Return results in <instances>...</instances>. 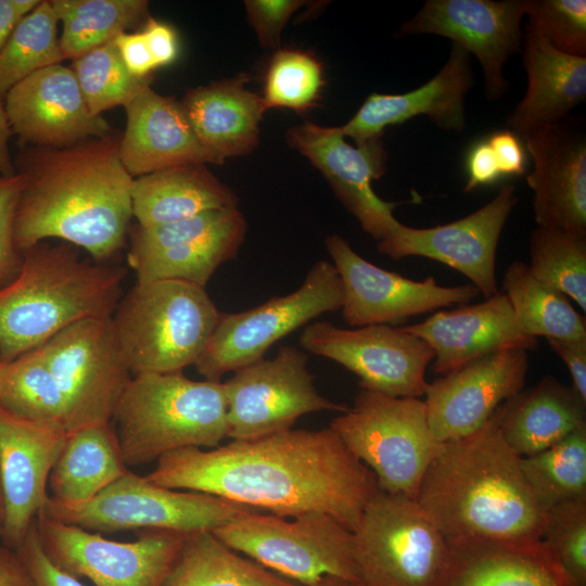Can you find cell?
Wrapping results in <instances>:
<instances>
[{"label": "cell", "mask_w": 586, "mask_h": 586, "mask_svg": "<svg viewBox=\"0 0 586 586\" xmlns=\"http://www.w3.org/2000/svg\"><path fill=\"white\" fill-rule=\"evenodd\" d=\"M144 477L285 518L327 513L352 532L379 491L372 471L330 426L290 429L209 450L177 449L160 457Z\"/></svg>", "instance_id": "obj_1"}, {"label": "cell", "mask_w": 586, "mask_h": 586, "mask_svg": "<svg viewBox=\"0 0 586 586\" xmlns=\"http://www.w3.org/2000/svg\"><path fill=\"white\" fill-rule=\"evenodd\" d=\"M115 132L54 149L23 146L13 162L24 184L14 218L22 253L59 239L105 263L125 245L133 178L120 162Z\"/></svg>", "instance_id": "obj_2"}, {"label": "cell", "mask_w": 586, "mask_h": 586, "mask_svg": "<svg viewBox=\"0 0 586 586\" xmlns=\"http://www.w3.org/2000/svg\"><path fill=\"white\" fill-rule=\"evenodd\" d=\"M520 459L493 413L472 434L443 443L415 500L448 544L539 540L547 513L535 501Z\"/></svg>", "instance_id": "obj_3"}, {"label": "cell", "mask_w": 586, "mask_h": 586, "mask_svg": "<svg viewBox=\"0 0 586 586\" xmlns=\"http://www.w3.org/2000/svg\"><path fill=\"white\" fill-rule=\"evenodd\" d=\"M17 276L0 289V360L30 352L66 327L112 317L126 270L90 263L76 246L39 242L22 252Z\"/></svg>", "instance_id": "obj_4"}, {"label": "cell", "mask_w": 586, "mask_h": 586, "mask_svg": "<svg viewBox=\"0 0 586 586\" xmlns=\"http://www.w3.org/2000/svg\"><path fill=\"white\" fill-rule=\"evenodd\" d=\"M112 421L127 468L181 448H214L227 437L225 385L182 371L133 375Z\"/></svg>", "instance_id": "obj_5"}, {"label": "cell", "mask_w": 586, "mask_h": 586, "mask_svg": "<svg viewBox=\"0 0 586 586\" xmlns=\"http://www.w3.org/2000/svg\"><path fill=\"white\" fill-rule=\"evenodd\" d=\"M220 316L205 288L156 280L137 282L118 303L112 323L133 377L194 366Z\"/></svg>", "instance_id": "obj_6"}, {"label": "cell", "mask_w": 586, "mask_h": 586, "mask_svg": "<svg viewBox=\"0 0 586 586\" xmlns=\"http://www.w3.org/2000/svg\"><path fill=\"white\" fill-rule=\"evenodd\" d=\"M213 533L228 547L302 586L362 582L354 533L335 518L308 512L288 520L263 511L242 514Z\"/></svg>", "instance_id": "obj_7"}, {"label": "cell", "mask_w": 586, "mask_h": 586, "mask_svg": "<svg viewBox=\"0 0 586 586\" xmlns=\"http://www.w3.org/2000/svg\"><path fill=\"white\" fill-rule=\"evenodd\" d=\"M330 428L372 471L380 491L412 499L443 445L432 433L424 400L367 388Z\"/></svg>", "instance_id": "obj_8"}, {"label": "cell", "mask_w": 586, "mask_h": 586, "mask_svg": "<svg viewBox=\"0 0 586 586\" xmlns=\"http://www.w3.org/2000/svg\"><path fill=\"white\" fill-rule=\"evenodd\" d=\"M255 510L204 493L163 487L129 470L85 504L63 506L48 497L40 511L61 522L100 534L132 530L189 534L213 532Z\"/></svg>", "instance_id": "obj_9"}, {"label": "cell", "mask_w": 586, "mask_h": 586, "mask_svg": "<svg viewBox=\"0 0 586 586\" xmlns=\"http://www.w3.org/2000/svg\"><path fill=\"white\" fill-rule=\"evenodd\" d=\"M353 533L367 585L437 586L449 546L415 499L379 489Z\"/></svg>", "instance_id": "obj_10"}, {"label": "cell", "mask_w": 586, "mask_h": 586, "mask_svg": "<svg viewBox=\"0 0 586 586\" xmlns=\"http://www.w3.org/2000/svg\"><path fill=\"white\" fill-rule=\"evenodd\" d=\"M342 304L343 286L334 265L319 260L290 294L239 313H221L194 367L205 380L220 381L224 374L263 359L276 342L315 318L341 309Z\"/></svg>", "instance_id": "obj_11"}, {"label": "cell", "mask_w": 586, "mask_h": 586, "mask_svg": "<svg viewBox=\"0 0 586 586\" xmlns=\"http://www.w3.org/2000/svg\"><path fill=\"white\" fill-rule=\"evenodd\" d=\"M54 375L67 410V431L112 422L132 374L112 317L75 322L35 348Z\"/></svg>", "instance_id": "obj_12"}, {"label": "cell", "mask_w": 586, "mask_h": 586, "mask_svg": "<svg viewBox=\"0 0 586 586\" xmlns=\"http://www.w3.org/2000/svg\"><path fill=\"white\" fill-rule=\"evenodd\" d=\"M305 352L289 345L270 359L238 369L224 382L227 437L254 440L293 429L296 420L318 411L345 412L348 407L319 394Z\"/></svg>", "instance_id": "obj_13"}, {"label": "cell", "mask_w": 586, "mask_h": 586, "mask_svg": "<svg viewBox=\"0 0 586 586\" xmlns=\"http://www.w3.org/2000/svg\"><path fill=\"white\" fill-rule=\"evenodd\" d=\"M34 523L49 559L94 586H163L186 536L174 531L144 530L136 540L118 542L42 511Z\"/></svg>", "instance_id": "obj_14"}, {"label": "cell", "mask_w": 586, "mask_h": 586, "mask_svg": "<svg viewBox=\"0 0 586 586\" xmlns=\"http://www.w3.org/2000/svg\"><path fill=\"white\" fill-rule=\"evenodd\" d=\"M247 224L238 207L203 212L130 232L127 254L137 282L178 280L205 288L215 270L233 259Z\"/></svg>", "instance_id": "obj_15"}, {"label": "cell", "mask_w": 586, "mask_h": 586, "mask_svg": "<svg viewBox=\"0 0 586 586\" xmlns=\"http://www.w3.org/2000/svg\"><path fill=\"white\" fill-rule=\"evenodd\" d=\"M306 351L331 359L359 378L360 388L396 397L424 396L430 346L402 327L342 328L330 321L308 323L300 335Z\"/></svg>", "instance_id": "obj_16"}, {"label": "cell", "mask_w": 586, "mask_h": 586, "mask_svg": "<svg viewBox=\"0 0 586 586\" xmlns=\"http://www.w3.org/2000/svg\"><path fill=\"white\" fill-rule=\"evenodd\" d=\"M530 0H426L398 36L437 35L474 55L482 67L484 93L499 100L508 90L504 68L521 52L522 21Z\"/></svg>", "instance_id": "obj_17"}, {"label": "cell", "mask_w": 586, "mask_h": 586, "mask_svg": "<svg viewBox=\"0 0 586 586\" xmlns=\"http://www.w3.org/2000/svg\"><path fill=\"white\" fill-rule=\"evenodd\" d=\"M343 286L341 307L353 327L396 323L454 304H466L481 293L473 284L443 286L433 277L415 281L385 270L360 256L339 234L324 240Z\"/></svg>", "instance_id": "obj_18"}, {"label": "cell", "mask_w": 586, "mask_h": 586, "mask_svg": "<svg viewBox=\"0 0 586 586\" xmlns=\"http://www.w3.org/2000/svg\"><path fill=\"white\" fill-rule=\"evenodd\" d=\"M517 202L514 184H505L487 204L458 220L430 228L399 222L378 241V251L393 259L421 256L441 262L466 276L480 293L489 297L499 292L496 252Z\"/></svg>", "instance_id": "obj_19"}, {"label": "cell", "mask_w": 586, "mask_h": 586, "mask_svg": "<svg viewBox=\"0 0 586 586\" xmlns=\"http://www.w3.org/2000/svg\"><path fill=\"white\" fill-rule=\"evenodd\" d=\"M286 141L322 174L366 233L380 241L396 229L393 211L398 203L382 200L372 187L386 170L382 139L354 146L339 127L305 122L286 131Z\"/></svg>", "instance_id": "obj_20"}, {"label": "cell", "mask_w": 586, "mask_h": 586, "mask_svg": "<svg viewBox=\"0 0 586 586\" xmlns=\"http://www.w3.org/2000/svg\"><path fill=\"white\" fill-rule=\"evenodd\" d=\"M527 369L528 352L511 348L471 361L429 383L424 404L436 440L446 443L479 430L500 404L523 388Z\"/></svg>", "instance_id": "obj_21"}, {"label": "cell", "mask_w": 586, "mask_h": 586, "mask_svg": "<svg viewBox=\"0 0 586 586\" xmlns=\"http://www.w3.org/2000/svg\"><path fill=\"white\" fill-rule=\"evenodd\" d=\"M13 135L23 146L62 149L114 132L93 115L71 67L55 64L29 75L4 97Z\"/></svg>", "instance_id": "obj_22"}, {"label": "cell", "mask_w": 586, "mask_h": 586, "mask_svg": "<svg viewBox=\"0 0 586 586\" xmlns=\"http://www.w3.org/2000/svg\"><path fill=\"white\" fill-rule=\"evenodd\" d=\"M67 431L16 417L0 407V481L5 514L3 546L16 550L48 495V480Z\"/></svg>", "instance_id": "obj_23"}, {"label": "cell", "mask_w": 586, "mask_h": 586, "mask_svg": "<svg viewBox=\"0 0 586 586\" xmlns=\"http://www.w3.org/2000/svg\"><path fill=\"white\" fill-rule=\"evenodd\" d=\"M520 138L533 163L526 182L537 226L586 235L584 133L565 118Z\"/></svg>", "instance_id": "obj_24"}, {"label": "cell", "mask_w": 586, "mask_h": 586, "mask_svg": "<svg viewBox=\"0 0 586 586\" xmlns=\"http://www.w3.org/2000/svg\"><path fill=\"white\" fill-rule=\"evenodd\" d=\"M471 55L451 43L443 67L422 86L399 94L370 93L355 115L339 126L356 144L382 139L390 126L428 116L438 128L461 132L466 128V97L473 87Z\"/></svg>", "instance_id": "obj_25"}, {"label": "cell", "mask_w": 586, "mask_h": 586, "mask_svg": "<svg viewBox=\"0 0 586 586\" xmlns=\"http://www.w3.org/2000/svg\"><path fill=\"white\" fill-rule=\"evenodd\" d=\"M424 341L434 353L432 369L446 374L467 364L505 349L537 348V339L519 327L504 292L485 301L438 310L422 322L402 327Z\"/></svg>", "instance_id": "obj_26"}, {"label": "cell", "mask_w": 586, "mask_h": 586, "mask_svg": "<svg viewBox=\"0 0 586 586\" xmlns=\"http://www.w3.org/2000/svg\"><path fill=\"white\" fill-rule=\"evenodd\" d=\"M118 154L132 177L188 164H221L198 140L180 101L145 84L124 106Z\"/></svg>", "instance_id": "obj_27"}, {"label": "cell", "mask_w": 586, "mask_h": 586, "mask_svg": "<svg viewBox=\"0 0 586 586\" xmlns=\"http://www.w3.org/2000/svg\"><path fill=\"white\" fill-rule=\"evenodd\" d=\"M521 52L527 87L507 119L519 137L568 118L586 99V58L560 52L527 23Z\"/></svg>", "instance_id": "obj_28"}, {"label": "cell", "mask_w": 586, "mask_h": 586, "mask_svg": "<svg viewBox=\"0 0 586 586\" xmlns=\"http://www.w3.org/2000/svg\"><path fill=\"white\" fill-rule=\"evenodd\" d=\"M249 76L213 81L186 92L180 101L200 143L221 164L252 153L259 142V124L267 111L260 94L246 88Z\"/></svg>", "instance_id": "obj_29"}, {"label": "cell", "mask_w": 586, "mask_h": 586, "mask_svg": "<svg viewBox=\"0 0 586 586\" xmlns=\"http://www.w3.org/2000/svg\"><path fill=\"white\" fill-rule=\"evenodd\" d=\"M437 586H572L542 540L448 544Z\"/></svg>", "instance_id": "obj_30"}, {"label": "cell", "mask_w": 586, "mask_h": 586, "mask_svg": "<svg viewBox=\"0 0 586 586\" xmlns=\"http://www.w3.org/2000/svg\"><path fill=\"white\" fill-rule=\"evenodd\" d=\"M507 444L520 457L543 451L586 425V402L551 375L522 388L494 411Z\"/></svg>", "instance_id": "obj_31"}, {"label": "cell", "mask_w": 586, "mask_h": 586, "mask_svg": "<svg viewBox=\"0 0 586 586\" xmlns=\"http://www.w3.org/2000/svg\"><path fill=\"white\" fill-rule=\"evenodd\" d=\"M234 191L205 164L174 166L133 178L132 216L138 226L152 227L203 212L238 207Z\"/></svg>", "instance_id": "obj_32"}, {"label": "cell", "mask_w": 586, "mask_h": 586, "mask_svg": "<svg viewBox=\"0 0 586 586\" xmlns=\"http://www.w3.org/2000/svg\"><path fill=\"white\" fill-rule=\"evenodd\" d=\"M127 471L112 422L76 428L67 431L50 472L49 500L63 506L85 504Z\"/></svg>", "instance_id": "obj_33"}, {"label": "cell", "mask_w": 586, "mask_h": 586, "mask_svg": "<svg viewBox=\"0 0 586 586\" xmlns=\"http://www.w3.org/2000/svg\"><path fill=\"white\" fill-rule=\"evenodd\" d=\"M163 586H302L242 557L212 531L186 534Z\"/></svg>", "instance_id": "obj_34"}, {"label": "cell", "mask_w": 586, "mask_h": 586, "mask_svg": "<svg viewBox=\"0 0 586 586\" xmlns=\"http://www.w3.org/2000/svg\"><path fill=\"white\" fill-rule=\"evenodd\" d=\"M520 329L528 336L562 341H586V319L570 298L536 280L522 260L512 262L502 279Z\"/></svg>", "instance_id": "obj_35"}, {"label": "cell", "mask_w": 586, "mask_h": 586, "mask_svg": "<svg viewBox=\"0 0 586 586\" xmlns=\"http://www.w3.org/2000/svg\"><path fill=\"white\" fill-rule=\"evenodd\" d=\"M62 23L60 47L64 59L75 60L145 22L146 0H50Z\"/></svg>", "instance_id": "obj_36"}, {"label": "cell", "mask_w": 586, "mask_h": 586, "mask_svg": "<svg viewBox=\"0 0 586 586\" xmlns=\"http://www.w3.org/2000/svg\"><path fill=\"white\" fill-rule=\"evenodd\" d=\"M520 464L535 501L546 513L586 500V425L543 451L521 457Z\"/></svg>", "instance_id": "obj_37"}, {"label": "cell", "mask_w": 586, "mask_h": 586, "mask_svg": "<svg viewBox=\"0 0 586 586\" xmlns=\"http://www.w3.org/2000/svg\"><path fill=\"white\" fill-rule=\"evenodd\" d=\"M0 407L22 419L67 431L65 398L35 349L0 361Z\"/></svg>", "instance_id": "obj_38"}, {"label": "cell", "mask_w": 586, "mask_h": 586, "mask_svg": "<svg viewBox=\"0 0 586 586\" xmlns=\"http://www.w3.org/2000/svg\"><path fill=\"white\" fill-rule=\"evenodd\" d=\"M59 22L50 0H40L16 24L0 51V99L29 75L61 64Z\"/></svg>", "instance_id": "obj_39"}, {"label": "cell", "mask_w": 586, "mask_h": 586, "mask_svg": "<svg viewBox=\"0 0 586 586\" xmlns=\"http://www.w3.org/2000/svg\"><path fill=\"white\" fill-rule=\"evenodd\" d=\"M532 276L586 310V235L538 227L530 235Z\"/></svg>", "instance_id": "obj_40"}, {"label": "cell", "mask_w": 586, "mask_h": 586, "mask_svg": "<svg viewBox=\"0 0 586 586\" xmlns=\"http://www.w3.org/2000/svg\"><path fill=\"white\" fill-rule=\"evenodd\" d=\"M324 86L323 65L315 54L279 48L268 61L262 98L266 110L289 109L303 114L319 105Z\"/></svg>", "instance_id": "obj_41"}, {"label": "cell", "mask_w": 586, "mask_h": 586, "mask_svg": "<svg viewBox=\"0 0 586 586\" xmlns=\"http://www.w3.org/2000/svg\"><path fill=\"white\" fill-rule=\"evenodd\" d=\"M88 109L93 115L125 106L151 77L138 78L124 64L115 39L73 60L71 66Z\"/></svg>", "instance_id": "obj_42"}, {"label": "cell", "mask_w": 586, "mask_h": 586, "mask_svg": "<svg viewBox=\"0 0 586 586\" xmlns=\"http://www.w3.org/2000/svg\"><path fill=\"white\" fill-rule=\"evenodd\" d=\"M542 540L548 546L572 586H586V500L547 512Z\"/></svg>", "instance_id": "obj_43"}, {"label": "cell", "mask_w": 586, "mask_h": 586, "mask_svg": "<svg viewBox=\"0 0 586 586\" xmlns=\"http://www.w3.org/2000/svg\"><path fill=\"white\" fill-rule=\"evenodd\" d=\"M526 23L560 52L586 58L585 0H530Z\"/></svg>", "instance_id": "obj_44"}, {"label": "cell", "mask_w": 586, "mask_h": 586, "mask_svg": "<svg viewBox=\"0 0 586 586\" xmlns=\"http://www.w3.org/2000/svg\"><path fill=\"white\" fill-rule=\"evenodd\" d=\"M24 179L16 174L0 176V289L18 273L23 255L14 241V218Z\"/></svg>", "instance_id": "obj_45"}, {"label": "cell", "mask_w": 586, "mask_h": 586, "mask_svg": "<svg viewBox=\"0 0 586 586\" xmlns=\"http://www.w3.org/2000/svg\"><path fill=\"white\" fill-rule=\"evenodd\" d=\"M306 3L303 0H245L244 7L262 46L277 50L285 24Z\"/></svg>", "instance_id": "obj_46"}, {"label": "cell", "mask_w": 586, "mask_h": 586, "mask_svg": "<svg viewBox=\"0 0 586 586\" xmlns=\"http://www.w3.org/2000/svg\"><path fill=\"white\" fill-rule=\"evenodd\" d=\"M15 551L27 572L30 586H86L49 559L40 544L35 523Z\"/></svg>", "instance_id": "obj_47"}, {"label": "cell", "mask_w": 586, "mask_h": 586, "mask_svg": "<svg viewBox=\"0 0 586 586\" xmlns=\"http://www.w3.org/2000/svg\"><path fill=\"white\" fill-rule=\"evenodd\" d=\"M466 168V192H471L481 186L492 184L501 177L495 153L487 139L471 146L467 156Z\"/></svg>", "instance_id": "obj_48"}, {"label": "cell", "mask_w": 586, "mask_h": 586, "mask_svg": "<svg viewBox=\"0 0 586 586\" xmlns=\"http://www.w3.org/2000/svg\"><path fill=\"white\" fill-rule=\"evenodd\" d=\"M156 67L173 64L179 55V39L174 27L149 16L141 30Z\"/></svg>", "instance_id": "obj_49"}, {"label": "cell", "mask_w": 586, "mask_h": 586, "mask_svg": "<svg viewBox=\"0 0 586 586\" xmlns=\"http://www.w3.org/2000/svg\"><path fill=\"white\" fill-rule=\"evenodd\" d=\"M115 43L131 75L138 78L152 76L157 67L142 31L122 33L115 38Z\"/></svg>", "instance_id": "obj_50"}, {"label": "cell", "mask_w": 586, "mask_h": 586, "mask_svg": "<svg viewBox=\"0 0 586 586\" xmlns=\"http://www.w3.org/2000/svg\"><path fill=\"white\" fill-rule=\"evenodd\" d=\"M486 139L495 153L501 176H521L525 173V149L517 133L506 129Z\"/></svg>", "instance_id": "obj_51"}, {"label": "cell", "mask_w": 586, "mask_h": 586, "mask_svg": "<svg viewBox=\"0 0 586 586\" xmlns=\"http://www.w3.org/2000/svg\"><path fill=\"white\" fill-rule=\"evenodd\" d=\"M547 342L565 364L573 390L586 402V341L547 339Z\"/></svg>", "instance_id": "obj_52"}, {"label": "cell", "mask_w": 586, "mask_h": 586, "mask_svg": "<svg viewBox=\"0 0 586 586\" xmlns=\"http://www.w3.org/2000/svg\"><path fill=\"white\" fill-rule=\"evenodd\" d=\"M40 0H0V51L16 24L30 12Z\"/></svg>", "instance_id": "obj_53"}, {"label": "cell", "mask_w": 586, "mask_h": 586, "mask_svg": "<svg viewBox=\"0 0 586 586\" xmlns=\"http://www.w3.org/2000/svg\"><path fill=\"white\" fill-rule=\"evenodd\" d=\"M0 586H30L18 555L5 546H0Z\"/></svg>", "instance_id": "obj_54"}, {"label": "cell", "mask_w": 586, "mask_h": 586, "mask_svg": "<svg viewBox=\"0 0 586 586\" xmlns=\"http://www.w3.org/2000/svg\"><path fill=\"white\" fill-rule=\"evenodd\" d=\"M13 135L4 100L0 99V176L12 177L17 174L9 151V139Z\"/></svg>", "instance_id": "obj_55"}, {"label": "cell", "mask_w": 586, "mask_h": 586, "mask_svg": "<svg viewBox=\"0 0 586 586\" xmlns=\"http://www.w3.org/2000/svg\"><path fill=\"white\" fill-rule=\"evenodd\" d=\"M324 586H369L364 582H352V581H345V579H335L330 583H328Z\"/></svg>", "instance_id": "obj_56"}, {"label": "cell", "mask_w": 586, "mask_h": 586, "mask_svg": "<svg viewBox=\"0 0 586 586\" xmlns=\"http://www.w3.org/2000/svg\"><path fill=\"white\" fill-rule=\"evenodd\" d=\"M4 514H5L4 497H3V492H2L1 481H0V535L3 527Z\"/></svg>", "instance_id": "obj_57"}, {"label": "cell", "mask_w": 586, "mask_h": 586, "mask_svg": "<svg viewBox=\"0 0 586 586\" xmlns=\"http://www.w3.org/2000/svg\"><path fill=\"white\" fill-rule=\"evenodd\" d=\"M1 361V360H0Z\"/></svg>", "instance_id": "obj_58"}]
</instances>
